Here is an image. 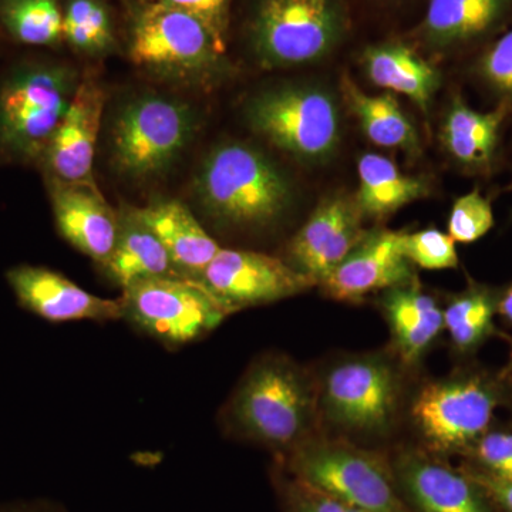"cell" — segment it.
I'll return each mask as SVG.
<instances>
[{"instance_id":"e575fe53","label":"cell","mask_w":512,"mask_h":512,"mask_svg":"<svg viewBox=\"0 0 512 512\" xmlns=\"http://www.w3.org/2000/svg\"><path fill=\"white\" fill-rule=\"evenodd\" d=\"M171 8L184 10L200 19L225 49L224 26L228 0H160Z\"/></svg>"},{"instance_id":"ba28073f","label":"cell","mask_w":512,"mask_h":512,"mask_svg":"<svg viewBox=\"0 0 512 512\" xmlns=\"http://www.w3.org/2000/svg\"><path fill=\"white\" fill-rule=\"evenodd\" d=\"M190 107L146 94L121 109L111 131V161L117 173L143 180L167 171L194 134Z\"/></svg>"},{"instance_id":"9a60e30c","label":"cell","mask_w":512,"mask_h":512,"mask_svg":"<svg viewBox=\"0 0 512 512\" xmlns=\"http://www.w3.org/2000/svg\"><path fill=\"white\" fill-rule=\"evenodd\" d=\"M104 104L106 94L93 76L77 83L72 101L40 161L45 165L46 177L64 183L94 184V156Z\"/></svg>"},{"instance_id":"83f0119b","label":"cell","mask_w":512,"mask_h":512,"mask_svg":"<svg viewBox=\"0 0 512 512\" xmlns=\"http://www.w3.org/2000/svg\"><path fill=\"white\" fill-rule=\"evenodd\" d=\"M0 23L23 45L56 46L63 40V12L57 0H0Z\"/></svg>"},{"instance_id":"d4e9b609","label":"cell","mask_w":512,"mask_h":512,"mask_svg":"<svg viewBox=\"0 0 512 512\" xmlns=\"http://www.w3.org/2000/svg\"><path fill=\"white\" fill-rule=\"evenodd\" d=\"M507 113L508 107L504 104L493 111L481 113L460 99L454 100L441 133L448 153L467 167H484L490 163Z\"/></svg>"},{"instance_id":"e0dca14e","label":"cell","mask_w":512,"mask_h":512,"mask_svg":"<svg viewBox=\"0 0 512 512\" xmlns=\"http://www.w3.org/2000/svg\"><path fill=\"white\" fill-rule=\"evenodd\" d=\"M402 237L403 232L387 229L366 232L323 282L325 292L338 301L357 302L370 293L413 282V264L403 254Z\"/></svg>"},{"instance_id":"603a6c76","label":"cell","mask_w":512,"mask_h":512,"mask_svg":"<svg viewBox=\"0 0 512 512\" xmlns=\"http://www.w3.org/2000/svg\"><path fill=\"white\" fill-rule=\"evenodd\" d=\"M367 76L376 86L403 94L427 110L439 87V73L404 43H383L365 53Z\"/></svg>"},{"instance_id":"30bf717a","label":"cell","mask_w":512,"mask_h":512,"mask_svg":"<svg viewBox=\"0 0 512 512\" xmlns=\"http://www.w3.org/2000/svg\"><path fill=\"white\" fill-rule=\"evenodd\" d=\"M342 33L335 0H262L252 25V42L268 66H295L330 52Z\"/></svg>"},{"instance_id":"d590c367","label":"cell","mask_w":512,"mask_h":512,"mask_svg":"<svg viewBox=\"0 0 512 512\" xmlns=\"http://www.w3.org/2000/svg\"><path fill=\"white\" fill-rule=\"evenodd\" d=\"M484 491L490 494L494 500L503 505L505 510L512 512V481L498 480L491 476H483V474H476L470 477Z\"/></svg>"},{"instance_id":"1f68e13d","label":"cell","mask_w":512,"mask_h":512,"mask_svg":"<svg viewBox=\"0 0 512 512\" xmlns=\"http://www.w3.org/2000/svg\"><path fill=\"white\" fill-rule=\"evenodd\" d=\"M403 254L413 265L424 269L457 268L456 242L439 229L403 234Z\"/></svg>"},{"instance_id":"484cf974","label":"cell","mask_w":512,"mask_h":512,"mask_svg":"<svg viewBox=\"0 0 512 512\" xmlns=\"http://www.w3.org/2000/svg\"><path fill=\"white\" fill-rule=\"evenodd\" d=\"M346 100L359 119L367 138L377 146L400 148L407 154L419 153V136L412 121L392 94L370 96L363 93L348 77L343 80Z\"/></svg>"},{"instance_id":"4316f807","label":"cell","mask_w":512,"mask_h":512,"mask_svg":"<svg viewBox=\"0 0 512 512\" xmlns=\"http://www.w3.org/2000/svg\"><path fill=\"white\" fill-rule=\"evenodd\" d=\"M498 301L491 289L473 285L447 303L443 311L444 330L458 352H473L493 335Z\"/></svg>"},{"instance_id":"6da1fadb","label":"cell","mask_w":512,"mask_h":512,"mask_svg":"<svg viewBox=\"0 0 512 512\" xmlns=\"http://www.w3.org/2000/svg\"><path fill=\"white\" fill-rule=\"evenodd\" d=\"M320 413L318 383L284 355L256 357L220 412L222 430L285 456L315 437Z\"/></svg>"},{"instance_id":"5bb4252c","label":"cell","mask_w":512,"mask_h":512,"mask_svg":"<svg viewBox=\"0 0 512 512\" xmlns=\"http://www.w3.org/2000/svg\"><path fill=\"white\" fill-rule=\"evenodd\" d=\"M356 202L332 197L312 212L289 244V265L322 285L365 237Z\"/></svg>"},{"instance_id":"f546056e","label":"cell","mask_w":512,"mask_h":512,"mask_svg":"<svg viewBox=\"0 0 512 512\" xmlns=\"http://www.w3.org/2000/svg\"><path fill=\"white\" fill-rule=\"evenodd\" d=\"M274 483L284 512H363L289 476L284 470L275 471Z\"/></svg>"},{"instance_id":"3957f363","label":"cell","mask_w":512,"mask_h":512,"mask_svg":"<svg viewBox=\"0 0 512 512\" xmlns=\"http://www.w3.org/2000/svg\"><path fill=\"white\" fill-rule=\"evenodd\" d=\"M69 67L16 64L0 77V160L40 163L76 90Z\"/></svg>"},{"instance_id":"5b68a950","label":"cell","mask_w":512,"mask_h":512,"mask_svg":"<svg viewBox=\"0 0 512 512\" xmlns=\"http://www.w3.org/2000/svg\"><path fill=\"white\" fill-rule=\"evenodd\" d=\"M120 298L123 320L167 349L198 342L234 313L200 281L184 276L144 279Z\"/></svg>"},{"instance_id":"52a82bcc","label":"cell","mask_w":512,"mask_h":512,"mask_svg":"<svg viewBox=\"0 0 512 512\" xmlns=\"http://www.w3.org/2000/svg\"><path fill=\"white\" fill-rule=\"evenodd\" d=\"M503 384L483 373H460L427 383L414 396L410 416L431 450H466L487 433L503 403Z\"/></svg>"},{"instance_id":"ac0fdd59","label":"cell","mask_w":512,"mask_h":512,"mask_svg":"<svg viewBox=\"0 0 512 512\" xmlns=\"http://www.w3.org/2000/svg\"><path fill=\"white\" fill-rule=\"evenodd\" d=\"M392 468L403 500L417 512H491L471 478L426 454L406 451Z\"/></svg>"},{"instance_id":"d6986e66","label":"cell","mask_w":512,"mask_h":512,"mask_svg":"<svg viewBox=\"0 0 512 512\" xmlns=\"http://www.w3.org/2000/svg\"><path fill=\"white\" fill-rule=\"evenodd\" d=\"M380 309L397 355L404 365L416 366L444 330L443 309L414 281L383 291Z\"/></svg>"},{"instance_id":"836d02e7","label":"cell","mask_w":512,"mask_h":512,"mask_svg":"<svg viewBox=\"0 0 512 512\" xmlns=\"http://www.w3.org/2000/svg\"><path fill=\"white\" fill-rule=\"evenodd\" d=\"M480 70L495 90L512 97V30L485 53Z\"/></svg>"},{"instance_id":"74e56055","label":"cell","mask_w":512,"mask_h":512,"mask_svg":"<svg viewBox=\"0 0 512 512\" xmlns=\"http://www.w3.org/2000/svg\"><path fill=\"white\" fill-rule=\"evenodd\" d=\"M497 312L512 323V285L505 291L503 298L498 301Z\"/></svg>"},{"instance_id":"2e32d148","label":"cell","mask_w":512,"mask_h":512,"mask_svg":"<svg viewBox=\"0 0 512 512\" xmlns=\"http://www.w3.org/2000/svg\"><path fill=\"white\" fill-rule=\"evenodd\" d=\"M57 232L64 241L100 266L119 237L120 215L94 184L64 183L46 177Z\"/></svg>"},{"instance_id":"8fae6325","label":"cell","mask_w":512,"mask_h":512,"mask_svg":"<svg viewBox=\"0 0 512 512\" xmlns=\"http://www.w3.org/2000/svg\"><path fill=\"white\" fill-rule=\"evenodd\" d=\"M224 50L200 19L161 2L143 10L131 32V60L156 72H204Z\"/></svg>"},{"instance_id":"8d00e7d4","label":"cell","mask_w":512,"mask_h":512,"mask_svg":"<svg viewBox=\"0 0 512 512\" xmlns=\"http://www.w3.org/2000/svg\"><path fill=\"white\" fill-rule=\"evenodd\" d=\"M0 512H69L62 504L47 498L13 500L0 503Z\"/></svg>"},{"instance_id":"4fadbf2b","label":"cell","mask_w":512,"mask_h":512,"mask_svg":"<svg viewBox=\"0 0 512 512\" xmlns=\"http://www.w3.org/2000/svg\"><path fill=\"white\" fill-rule=\"evenodd\" d=\"M6 281L20 308L46 322L123 319L121 298L106 299L84 291L72 279L46 266H13L6 272Z\"/></svg>"},{"instance_id":"cb8c5ba5","label":"cell","mask_w":512,"mask_h":512,"mask_svg":"<svg viewBox=\"0 0 512 512\" xmlns=\"http://www.w3.org/2000/svg\"><path fill=\"white\" fill-rule=\"evenodd\" d=\"M359 191L356 205L362 215L387 217L429 192L421 178L404 175L393 161L379 154H365L357 165Z\"/></svg>"},{"instance_id":"8992f818","label":"cell","mask_w":512,"mask_h":512,"mask_svg":"<svg viewBox=\"0 0 512 512\" xmlns=\"http://www.w3.org/2000/svg\"><path fill=\"white\" fill-rule=\"evenodd\" d=\"M400 392L399 372L386 356L343 357L318 383L319 413L353 436H383L396 420Z\"/></svg>"},{"instance_id":"d6a6232c","label":"cell","mask_w":512,"mask_h":512,"mask_svg":"<svg viewBox=\"0 0 512 512\" xmlns=\"http://www.w3.org/2000/svg\"><path fill=\"white\" fill-rule=\"evenodd\" d=\"M478 460L490 471L488 476L512 481V433H485L476 443Z\"/></svg>"},{"instance_id":"7402d4cb","label":"cell","mask_w":512,"mask_h":512,"mask_svg":"<svg viewBox=\"0 0 512 512\" xmlns=\"http://www.w3.org/2000/svg\"><path fill=\"white\" fill-rule=\"evenodd\" d=\"M512 0H430L423 32L433 45H461L497 28Z\"/></svg>"},{"instance_id":"7c38bea8","label":"cell","mask_w":512,"mask_h":512,"mask_svg":"<svg viewBox=\"0 0 512 512\" xmlns=\"http://www.w3.org/2000/svg\"><path fill=\"white\" fill-rule=\"evenodd\" d=\"M197 281L234 313L291 298L316 285L275 256L224 248Z\"/></svg>"},{"instance_id":"277c9868","label":"cell","mask_w":512,"mask_h":512,"mask_svg":"<svg viewBox=\"0 0 512 512\" xmlns=\"http://www.w3.org/2000/svg\"><path fill=\"white\" fill-rule=\"evenodd\" d=\"M281 470L363 512H410L393 468L348 441L312 437L282 456Z\"/></svg>"},{"instance_id":"f1b7e54d","label":"cell","mask_w":512,"mask_h":512,"mask_svg":"<svg viewBox=\"0 0 512 512\" xmlns=\"http://www.w3.org/2000/svg\"><path fill=\"white\" fill-rule=\"evenodd\" d=\"M63 39L80 52H106L114 42L109 12L99 0H70L63 13Z\"/></svg>"},{"instance_id":"7a4b0ae2","label":"cell","mask_w":512,"mask_h":512,"mask_svg":"<svg viewBox=\"0 0 512 512\" xmlns=\"http://www.w3.org/2000/svg\"><path fill=\"white\" fill-rule=\"evenodd\" d=\"M205 210L234 227H265L291 204V185L265 154L245 144L212 151L195 180Z\"/></svg>"},{"instance_id":"44dd1931","label":"cell","mask_w":512,"mask_h":512,"mask_svg":"<svg viewBox=\"0 0 512 512\" xmlns=\"http://www.w3.org/2000/svg\"><path fill=\"white\" fill-rule=\"evenodd\" d=\"M120 228L116 247L101 265L121 291L144 279L181 276L160 239L134 214L133 208L119 212Z\"/></svg>"},{"instance_id":"ffe728a7","label":"cell","mask_w":512,"mask_h":512,"mask_svg":"<svg viewBox=\"0 0 512 512\" xmlns=\"http://www.w3.org/2000/svg\"><path fill=\"white\" fill-rule=\"evenodd\" d=\"M133 211L160 239L178 274L184 278H200L220 252V245L183 202L157 201L144 208H133Z\"/></svg>"},{"instance_id":"4dcf8cb0","label":"cell","mask_w":512,"mask_h":512,"mask_svg":"<svg viewBox=\"0 0 512 512\" xmlns=\"http://www.w3.org/2000/svg\"><path fill=\"white\" fill-rule=\"evenodd\" d=\"M494 225L490 201L478 191H471L454 202L448 220V235L454 242L471 244L484 237Z\"/></svg>"},{"instance_id":"9c48e42d","label":"cell","mask_w":512,"mask_h":512,"mask_svg":"<svg viewBox=\"0 0 512 512\" xmlns=\"http://www.w3.org/2000/svg\"><path fill=\"white\" fill-rule=\"evenodd\" d=\"M256 133L282 151L319 163L339 143L340 119L335 100L315 87H282L259 94L248 107Z\"/></svg>"}]
</instances>
